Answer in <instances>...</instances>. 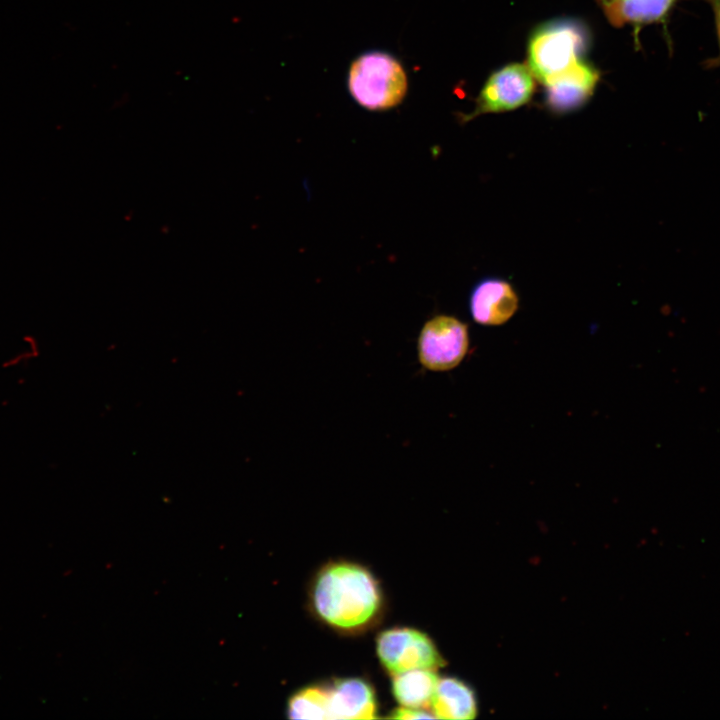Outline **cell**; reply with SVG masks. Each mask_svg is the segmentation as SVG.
I'll list each match as a JSON object with an SVG mask.
<instances>
[{"mask_svg": "<svg viewBox=\"0 0 720 720\" xmlns=\"http://www.w3.org/2000/svg\"><path fill=\"white\" fill-rule=\"evenodd\" d=\"M438 681L434 670L414 669L394 675L392 691L403 706L430 708Z\"/></svg>", "mask_w": 720, "mask_h": 720, "instance_id": "obj_12", "label": "cell"}, {"mask_svg": "<svg viewBox=\"0 0 720 720\" xmlns=\"http://www.w3.org/2000/svg\"><path fill=\"white\" fill-rule=\"evenodd\" d=\"M676 0H602L606 15L616 25L663 22Z\"/></svg>", "mask_w": 720, "mask_h": 720, "instance_id": "obj_11", "label": "cell"}, {"mask_svg": "<svg viewBox=\"0 0 720 720\" xmlns=\"http://www.w3.org/2000/svg\"><path fill=\"white\" fill-rule=\"evenodd\" d=\"M518 306V295L512 285L497 277H488L479 281L469 297L472 319L485 326L506 323L516 313Z\"/></svg>", "mask_w": 720, "mask_h": 720, "instance_id": "obj_7", "label": "cell"}, {"mask_svg": "<svg viewBox=\"0 0 720 720\" xmlns=\"http://www.w3.org/2000/svg\"><path fill=\"white\" fill-rule=\"evenodd\" d=\"M352 98L370 111H385L406 96L408 79L401 62L384 51H369L355 58L348 71Z\"/></svg>", "mask_w": 720, "mask_h": 720, "instance_id": "obj_2", "label": "cell"}, {"mask_svg": "<svg viewBox=\"0 0 720 720\" xmlns=\"http://www.w3.org/2000/svg\"><path fill=\"white\" fill-rule=\"evenodd\" d=\"M707 2L714 15L715 30L718 42L719 54L710 61L709 66L714 67L720 65V0H704Z\"/></svg>", "mask_w": 720, "mask_h": 720, "instance_id": "obj_15", "label": "cell"}, {"mask_svg": "<svg viewBox=\"0 0 720 720\" xmlns=\"http://www.w3.org/2000/svg\"><path fill=\"white\" fill-rule=\"evenodd\" d=\"M377 654L393 676L414 669L436 670L445 664L431 639L411 628L383 631L377 639Z\"/></svg>", "mask_w": 720, "mask_h": 720, "instance_id": "obj_5", "label": "cell"}, {"mask_svg": "<svg viewBox=\"0 0 720 720\" xmlns=\"http://www.w3.org/2000/svg\"><path fill=\"white\" fill-rule=\"evenodd\" d=\"M534 76L528 66L514 63L494 72L484 84L472 113L462 117L469 121L486 113L514 110L533 95Z\"/></svg>", "mask_w": 720, "mask_h": 720, "instance_id": "obj_6", "label": "cell"}, {"mask_svg": "<svg viewBox=\"0 0 720 720\" xmlns=\"http://www.w3.org/2000/svg\"><path fill=\"white\" fill-rule=\"evenodd\" d=\"M430 708L435 718L468 720L477 714V702L472 689L456 678L439 679Z\"/></svg>", "mask_w": 720, "mask_h": 720, "instance_id": "obj_10", "label": "cell"}, {"mask_svg": "<svg viewBox=\"0 0 720 720\" xmlns=\"http://www.w3.org/2000/svg\"><path fill=\"white\" fill-rule=\"evenodd\" d=\"M584 33L576 24L559 22L537 30L528 44V67L543 84L579 59Z\"/></svg>", "mask_w": 720, "mask_h": 720, "instance_id": "obj_3", "label": "cell"}, {"mask_svg": "<svg viewBox=\"0 0 720 720\" xmlns=\"http://www.w3.org/2000/svg\"><path fill=\"white\" fill-rule=\"evenodd\" d=\"M599 74L590 65L578 60L546 83V102L555 112L572 111L592 95Z\"/></svg>", "mask_w": 720, "mask_h": 720, "instance_id": "obj_8", "label": "cell"}, {"mask_svg": "<svg viewBox=\"0 0 720 720\" xmlns=\"http://www.w3.org/2000/svg\"><path fill=\"white\" fill-rule=\"evenodd\" d=\"M391 718L395 719H431L435 718L433 714L427 713L420 708L399 707L392 714Z\"/></svg>", "mask_w": 720, "mask_h": 720, "instance_id": "obj_14", "label": "cell"}, {"mask_svg": "<svg viewBox=\"0 0 720 720\" xmlns=\"http://www.w3.org/2000/svg\"><path fill=\"white\" fill-rule=\"evenodd\" d=\"M317 614L328 624L351 630L369 622L380 606L376 581L363 567L333 563L317 576L313 588Z\"/></svg>", "mask_w": 720, "mask_h": 720, "instance_id": "obj_1", "label": "cell"}, {"mask_svg": "<svg viewBox=\"0 0 720 720\" xmlns=\"http://www.w3.org/2000/svg\"><path fill=\"white\" fill-rule=\"evenodd\" d=\"M291 719H328V690L308 687L296 693L288 705Z\"/></svg>", "mask_w": 720, "mask_h": 720, "instance_id": "obj_13", "label": "cell"}, {"mask_svg": "<svg viewBox=\"0 0 720 720\" xmlns=\"http://www.w3.org/2000/svg\"><path fill=\"white\" fill-rule=\"evenodd\" d=\"M468 348L467 324L451 315H436L427 320L420 330L418 361L429 371H449L463 361Z\"/></svg>", "mask_w": 720, "mask_h": 720, "instance_id": "obj_4", "label": "cell"}, {"mask_svg": "<svg viewBox=\"0 0 720 720\" xmlns=\"http://www.w3.org/2000/svg\"><path fill=\"white\" fill-rule=\"evenodd\" d=\"M328 690V719H374V691L357 678L335 682Z\"/></svg>", "mask_w": 720, "mask_h": 720, "instance_id": "obj_9", "label": "cell"}]
</instances>
